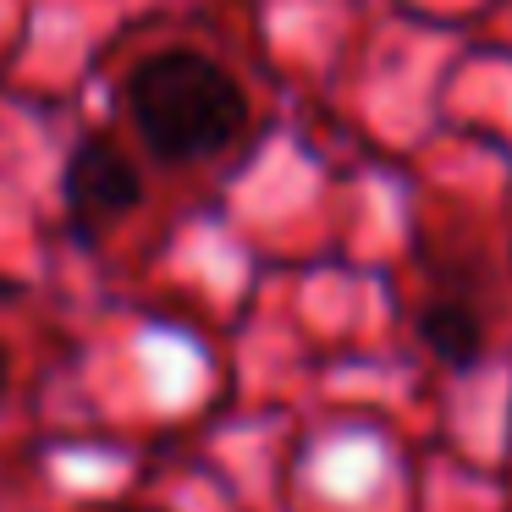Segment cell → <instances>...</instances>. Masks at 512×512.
<instances>
[{
	"label": "cell",
	"instance_id": "obj_5",
	"mask_svg": "<svg viewBox=\"0 0 512 512\" xmlns=\"http://www.w3.org/2000/svg\"><path fill=\"white\" fill-rule=\"evenodd\" d=\"M111 512H166V507H111Z\"/></svg>",
	"mask_w": 512,
	"mask_h": 512
},
{
	"label": "cell",
	"instance_id": "obj_1",
	"mask_svg": "<svg viewBox=\"0 0 512 512\" xmlns=\"http://www.w3.org/2000/svg\"><path fill=\"white\" fill-rule=\"evenodd\" d=\"M133 133L160 166H193L232 149L248 127V89L204 50H155L122 83Z\"/></svg>",
	"mask_w": 512,
	"mask_h": 512
},
{
	"label": "cell",
	"instance_id": "obj_2",
	"mask_svg": "<svg viewBox=\"0 0 512 512\" xmlns=\"http://www.w3.org/2000/svg\"><path fill=\"white\" fill-rule=\"evenodd\" d=\"M138 204H144V177H138V166L111 138H83V144H72L67 166H61V210H67V232L83 248L100 243Z\"/></svg>",
	"mask_w": 512,
	"mask_h": 512
},
{
	"label": "cell",
	"instance_id": "obj_3",
	"mask_svg": "<svg viewBox=\"0 0 512 512\" xmlns=\"http://www.w3.org/2000/svg\"><path fill=\"white\" fill-rule=\"evenodd\" d=\"M419 342L435 364L468 375V369H479V358H485V320H479V309L463 298H430L419 309Z\"/></svg>",
	"mask_w": 512,
	"mask_h": 512
},
{
	"label": "cell",
	"instance_id": "obj_4",
	"mask_svg": "<svg viewBox=\"0 0 512 512\" xmlns=\"http://www.w3.org/2000/svg\"><path fill=\"white\" fill-rule=\"evenodd\" d=\"M6 391H12V353L0 342V402H6Z\"/></svg>",
	"mask_w": 512,
	"mask_h": 512
}]
</instances>
